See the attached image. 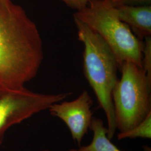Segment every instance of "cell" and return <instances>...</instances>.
<instances>
[{
  "instance_id": "obj_1",
  "label": "cell",
  "mask_w": 151,
  "mask_h": 151,
  "mask_svg": "<svg viewBox=\"0 0 151 151\" xmlns=\"http://www.w3.org/2000/svg\"><path fill=\"white\" fill-rule=\"evenodd\" d=\"M44 58L36 24L21 6L0 0V90H19L32 80Z\"/></svg>"
},
{
  "instance_id": "obj_2",
  "label": "cell",
  "mask_w": 151,
  "mask_h": 151,
  "mask_svg": "<svg viewBox=\"0 0 151 151\" xmlns=\"http://www.w3.org/2000/svg\"><path fill=\"white\" fill-rule=\"evenodd\" d=\"M73 20L78 39L84 46V75L96 95L99 106L106 115L107 135L111 139L116 130L112 93L118 80L117 61L111 49L98 34L77 18L73 17Z\"/></svg>"
},
{
  "instance_id": "obj_3",
  "label": "cell",
  "mask_w": 151,
  "mask_h": 151,
  "mask_svg": "<svg viewBox=\"0 0 151 151\" xmlns=\"http://www.w3.org/2000/svg\"><path fill=\"white\" fill-rule=\"evenodd\" d=\"M98 34L113 53L119 68L125 62L142 68V45L140 40L122 22L116 9L109 0H88L86 6L73 15Z\"/></svg>"
},
{
  "instance_id": "obj_4",
  "label": "cell",
  "mask_w": 151,
  "mask_h": 151,
  "mask_svg": "<svg viewBox=\"0 0 151 151\" xmlns=\"http://www.w3.org/2000/svg\"><path fill=\"white\" fill-rule=\"evenodd\" d=\"M122 76L112 93L116 129H130L151 113V82L142 68L130 62L121 65Z\"/></svg>"
},
{
  "instance_id": "obj_5",
  "label": "cell",
  "mask_w": 151,
  "mask_h": 151,
  "mask_svg": "<svg viewBox=\"0 0 151 151\" xmlns=\"http://www.w3.org/2000/svg\"><path fill=\"white\" fill-rule=\"evenodd\" d=\"M71 92L46 94L19 90H0V145L6 132L37 114L48 110L54 103L63 101Z\"/></svg>"
},
{
  "instance_id": "obj_6",
  "label": "cell",
  "mask_w": 151,
  "mask_h": 151,
  "mask_svg": "<svg viewBox=\"0 0 151 151\" xmlns=\"http://www.w3.org/2000/svg\"><path fill=\"white\" fill-rule=\"evenodd\" d=\"M93 100L86 90L70 101H62L54 103L48 110L50 115L62 120L70 131L72 139L81 146L93 118L91 108Z\"/></svg>"
},
{
  "instance_id": "obj_7",
  "label": "cell",
  "mask_w": 151,
  "mask_h": 151,
  "mask_svg": "<svg viewBox=\"0 0 151 151\" xmlns=\"http://www.w3.org/2000/svg\"><path fill=\"white\" fill-rule=\"evenodd\" d=\"M115 8L120 20L140 40L151 37V5H124Z\"/></svg>"
},
{
  "instance_id": "obj_8",
  "label": "cell",
  "mask_w": 151,
  "mask_h": 151,
  "mask_svg": "<svg viewBox=\"0 0 151 151\" xmlns=\"http://www.w3.org/2000/svg\"><path fill=\"white\" fill-rule=\"evenodd\" d=\"M90 129L93 132L91 142L86 146H80L77 151H123L108 138L107 128L104 126L102 119L93 116Z\"/></svg>"
},
{
  "instance_id": "obj_9",
  "label": "cell",
  "mask_w": 151,
  "mask_h": 151,
  "mask_svg": "<svg viewBox=\"0 0 151 151\" xmlns=\"http://www.w3.org/2000/svg\"><path fill=\"white\" fill-rule=\"evenodd\" d=\"M151 138V113L138 124L130 129L123 132H119L117 138L119 140L125 139Z\"/></svg>"
},
{
  "instance_id": "obj_10",
  "label": "cell",
  "mask_w": 151,
  "mask_h": 151,
  "mask_svg": "<svg viewBox=\"0 0 151 151\" xmlns=\"http://www.w3.org/2000/svg\"><path fill=\"white\" fill-rule=\"evenodd\" d=\"M142 68L148 80L151 82V37L143 40Z\"/></svg>"
},
{
  "instance_id": "obj_11",
  "label": "cell",
  "mask_w": 151,
  "mask_h": 151,
  "mask_svg": "<svg viewBox=\"0 0 151 151\" xmlns=\"http://www.w3.org/2000/svg\"><path fill=\"white\" fill-rule=\"evenodd\" d=\"M115 7L124 5H151V0H109Z\"/></svg>"
},
{
  "instance_id": "obj_12",
  "label": "cell",
  "mask_w": 151,
  "mask_h": 151,
  "mask_svg": "<svg viewBox=\"0 0 151 151\" xmlns=\"http://www.w3.org/2000/svg\"><path fill=\"white\" fill-rule=\"evenodd\" d=\"M68 7L76 11H79L85 8L88 3V0H60Z\"/></svg>"
},
{
  "instance_id": "obj_13",
  "label": "cell",
  "mask_w": 151,
  "mask_h": 151,
  "mask_svg": "<svg viewBox=\"0 0 151 151\" xmlns=\"http://www.w3.org/2000/svg\"><path fill=\"white\" fill-rule=\"evenodd\" d=\"M42 151H50V150H44ZM65 151H77V149H75V148H72V149H70V150H66Z\"/></svg>"
}]
</instances>
